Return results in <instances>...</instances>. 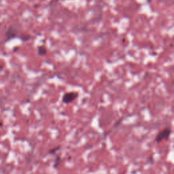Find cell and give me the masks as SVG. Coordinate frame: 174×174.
Returning <instances> with one entry per match:
<instances>
[{
    "label": "cell",
    "mask_w": 174,
    "mask_h": 174,
    "mask_svg": "<svg viewBox=\"0 0 174 174\" xmlns=\"http://www.w3.org/2000/svg\"><path fill=\"white\" fill-rule=\"evenodd\" d=\"M47 53V50L44 46H40L37 48V54L39 56H44Z\"/></svg>",
    "instance_id": "4"
},
{
    "label": "cell",
    "mask_w": 174,
    "mask_h": 174,
    "mask_svg": "<svg viewBox=\"0 0 174 174\" xmlns=\"http://www.w3.org/2000/svg\"><path fill=\"white\" fill-rule=\"evenodd\" d=\"M123 118H121V119H120L119 120L117 121L116 123V124H115L114 126H113V127H112V128H111V129L110 130V131H108L107 133H105V137H106V136H107V135L108 134V133H110L112 132V130L114 129V128H115L116 127H118V126H119V125L120 124V123L122 122V120H123Z\"/></svg>",
    "instance_id": "6"
},
{
    "label": "cell",
    "mask_w": 174,
    "mask_h": 174,
    "mask_svg": "<svg viewBox=\"0 0 174 174\" xmlns=\"http://www.w3.org/2000/svg\"><path fill=\"white\" fill-rule=\"evenodd\" d=\"M60 146H57V147H55L53 148H52L51 150H50L49 151V152H48V154H49V155H54V154L56 153L58 150H59L60 149Z\"/></svg>",
    "instance_id": "7"
},
{
    "label": "cell",
    "mask_w": 174,
    "mask_h": 174,
    "mask_svg": "<svg viewBox=\"0 0 174 174\" xmlns=\"http://www.w3.org/2000/svg\"><path fill=\"white\" fill-rule=\"evenodd\" d=\"M17 31L13 27H10L9 29H7V32L6 33V42L9 41L13 38H15L16 37Z\"/></svg>",
    "instance_id": "3"
},
{
    "label": "cell",
    "mask_w": 174,
    "mask_h": 174,
    "mask_svg": "<svg viewBox=\"0 0 174 174\" xmlns=\"http://www.w3.org/2000/svg\"><path fill=\"white\" fill-rule=\"evenodd\" d=\"M60 162H61V158H60V156L59 155H57L55 156L54 161V167L55 169H57L59 166Z\"/></svg>",
    "instance_id": "5"
},
{
    "label": "cell",
    "mask_w": 174,
    "mask_h": 174,
    "mask_svg": "<svg viewBox=\"0 0 174 174\" xmlns=\"http://www.w3.org/2000/svg\"><path fill=\"white\" fill-rule=\"evenodd\" d=\"M78 93L76 92H68L65 93L62 97V102L65 104H69L77 99Z\"/></svg>",
    "instance_id": "2"
},
{
    "label": "cell",
    "mask_w": 174,
    "mask_h": 174,
    "mask_svg": "<svg viewBox=\"0 0 174 174\" xmlns=\"http://www.w3.org/2000/svg\"><path fill=\"white\" fill-rule=\"evenodd\" d=\"M171 134V129L170 127H166L161 130L160 132L158 133V134L155 138V142L156 143H161L163 141H167L170 138Z\"/></svg>",
    "instance_id": "1"
}]
</instances>
